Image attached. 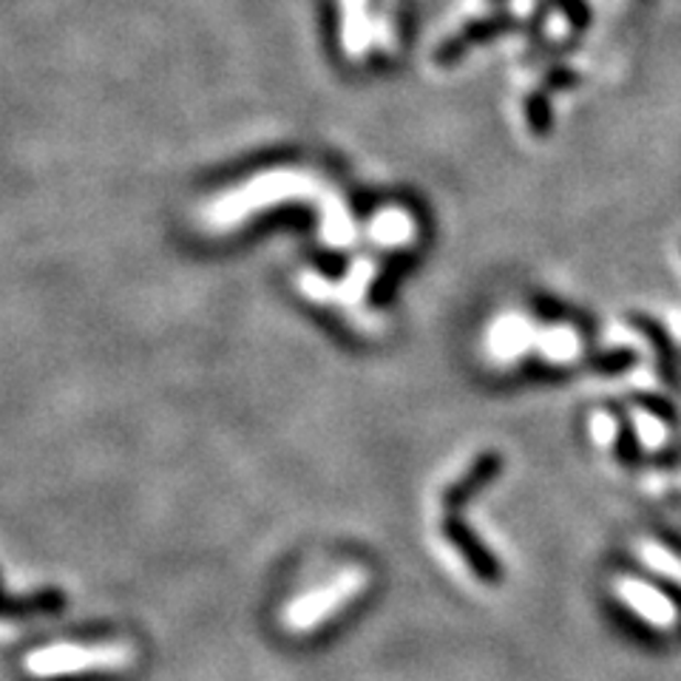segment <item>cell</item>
<instances>
[{"label": "cell", "mask_w": 681, "mask_h": 681, "mask_svg": "<svg viewBox=\"0 0 681 681\" xmlns=\"http://www.w3.org/2000/svg\"><path fill=\"white\" fill-rule=\"evenodd\" d=\"M344 12H347V48L352 55H358V43H361V29H364V0H344Z\"/></svg>", "instance_id": "obj_10"}, {"label": "cell", "mask_w": 681, "mask_h": 681, "mask_svg": "<svg viewBox=\"0 0 681 681\" xmlns=\"http://www.w3.org/2000/svg\"><path fill=\"white\" fill-rule=\"evenodd\" d=\"M443 534H446V540L452 542L454 548L460 551V557L465 560V565L472 568L474 573H477L480 580L483 582H497L499 576H503V571H499L497 560H494L492 553L483 548V542L474 537L469 528L460 523L458 517H452V514H446L443 519Z\"/></svg>", "instance_id": "obj_4"}, {"label": "cell", "mask_w": 681, "mask_h": 681, "mask_svg": "<svg viewBox=\"0 0 681 681\" xmlns=\"http://www.w3.org/2000/svg\"><path fill=\"white\" fill-rule=\"evenodd\" d=\"M630 325H634L636 330H641V336L648 338L650 347H653L656 358H659L661 381H664L668 386H673V389H681L679 361H675V350H673V344H670L668 332L661 330L653 318H648V316H634L630 318Z\"/></svg>", "instance_id": "obj_7"}, {"label": "cell", "mask_w": 681, "mask_h": 681, "mask_svg": "<svg viewBox=\"0 0 681 681\" xmlns=\"http://www.w3.org/2000/svg\"><path fill=\"white\" fill-rule=\"evenodd\" d=\"M312 183L307 176L293 174V171H267V174L250 179V183L239 185L237 190L217 196L208 208L202 210V224L208 230H230L253 217L256 210L271 208V205L282 202L287 196H304L310 194Z\"/></svg>", "instance_id": "obj_1"}, {"label": "cell", "mask_w": 681, "mask_h": 681, "mask_svg": "<svg viewBox=\"0 0 681 681\" xmlns=\"http://www.w3.org/2000/svg\"><path fill=\"white\" fill-rule=\"evenodd\" d=\"M625 596L634 605H639L641 611H645V616H650V619L661 622V625H670L673 622V607H670V602L664 600V596L653 594L650 587L639 585V582H625Z\"/></svg>", "instance_id": "obj_8"}, {"label": "cell", "mask_w": 681, "mask_h": 681, "mask_svg": "<svg viewBox=\"0 0 681 681\" xmlns=\"http://www.w3.org/2000/svg\"><path fill=\"white\" fill-rule=\"evenodd\" d=\"M639 404L648 406L650 415H659L661 420H675V411L670 409V404H664V400H656V398H648V395H641Z\"/></svg>", "instance_id": "obj_15"}, {"label": "cell", "mask_w": 681, "mask_h": 681, "mask_svg": "<svg viewBox=\"0 0 681 681\" xmlns=\"http://www.w3.org/2000/svg\"><path fill=\"white\" fill-rule=\"evenodd\" d=\"M366 585V573L352 568L344 571L341 576L325 585L321 591H312V594L301 596V600L290 602L284 607V627L293 630V634H307V630H316L318 625H325L338 607H344L352 596L361 594V587Z\"/></svg>", "instance_id": "obj_3"}, {"label": "cell", "mask_w": 681, "mask_h": 681, "mask_svg": "<svg viewBox=\"0 0 681 681\" xmlns=\"http://www.w3.org/2000/svg\"><path fill=\"white\" fill-rule=\"evenodd\" d=\"M526 111H528V125H531L534 134H548V131H551V102H548L546 88H540L537 95L528 97Z\"/></svg>", "instance_id": "obj_9"}, {"label": "cell", "mask_w": 681, "mask_h": 681, "mask_svg": "<svg viewBox=\"0 0 681 681\" xmlns=\"http://www.w3.org/2000/svg\"><path fill=\"white\" fill-rule=\"evenodd\" d=\"M136 661V650L125 641H109V645H46L34 648L23 659V670L32 679H61V675L80 673H120Z\"/></svg>", "instance_id": "obj_2"}, {"label": "cell", "mask_w": 681, "mask_h": 681, "mask_svg": "<svg viewBox=\"0 0 681 681\" xmlns=\"http://www.w3.org/2000/svg\"><path fill=\"white\" fill-rule=\"evenodd\" d=\"M648 557H650V562H653L656 568H661V571L675 573V576H679V580H681V565L673 560V557H670V553H664V551H648Z\"/></svg>", "instance_id": "obj_16"}, {"label": "cell", "mask_w": 681, "mask_h": 681, "mask_svg": "<svg viewBox=\"0 0 681 681\" xmlns=\"http://www.w3.org/2000/svg\"><path fill=\"white\" fill-rule=\"evenodd\" d=\"M562 9H565L568 21L573 23V29H585L591 21V9H587L585 0H557Z\"/></svg>", "instance_id": "obj_13"}, {"label": "cell", "mask_w": 681, "mask_h": 681, "mask_svg": "<svg viewBox=\"0 0 681 681\" xmlns=\"http://www.w3.org/2000/svg\"><path fill=\"white\" fill-rule=\"evenodd\" d=\"M576 80H580V77L573 75L571 68H562V66H557V68H551V72H548L546 75V80H542V88H568V86H576Z\"/></svg>", "instance_id": "obj_14"}, {"label": "cell", "mask_w": 681, "mask_h": 681, "mask_svg": "<svg viewBox=\"0 0 681 681\" xmlns=\"http://www.w3.org/2000/svg\"><path fill=\"white\" fill-rule=\"evenodd\" d=\"M514 26H517V23H514L512 14H494V18H486V21L469 23V26H465L458 37H449V41L438 48L435 61H438L440 66H449V63L460 61L469 46H477V43H486V41H492V37H499V34L512 32Z\"/></svg>", "instance_id": "obj_5"}, {"label": "cell", "mask_w": 681, "mask_h": 681, "mask_svg": "<svg viewBox=\"0 0 681 681\" xmlns=\"http://www.w3.org/2000/svg\"><path fill=\"white\" fill-rule=\"evenodd\" d=\"M499 469H503V458H499V454L486 452L483 458H477L472 463V469H469V472H465L458 483H452V486L446 488L443 506L449 508V512H458V508L465 506V503H469V499L480 492V488H486L488 483L497 477Z\"/></svg>", "instance_id": "obj_6"}, {"label": "cell", "mask_w": 681, "mask_h": 681, "mask_svg": "<svg viewBox=\"0 0 681 681\" xmlns=\"http://www.w3.org/2000/svg\"><path fill=\"white\" fill-rule=\"evenodd\" d=\"M591 364H594L600 372H622V370H627V366L634 364V352H627V350L607 352V355L594 358Z\"/></svg>", "instance_id": "obj_12"}, {"label": "cell", "mask_w": 681, "mask_h": 681, "mask_svg": "<svg viewBox=\"0 0 681 681\" xmlns=\"http://www.w3.org/2000/svg\"><path fill=\"white\" fill-rule=\"evenodd\" d=\"M616 458L622 460L625 465H636L639 463V443H636V435L630 432V426L622 424L619 438H616Z\"/></svg>", "instance_id": "obj_11"}]
</instances>
